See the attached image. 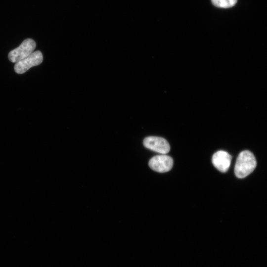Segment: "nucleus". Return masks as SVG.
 Instances as JSON below:
<instances>
[{"instance_id":"1","label":"nucleus","mask_w":267,"mask_h":267,"mask_svg":"<svg viewBox=\"0 0 267 267\" xmlns=\"http://www.w3.org/2000/svg\"><path fill=\"white\" fill-rule=\"evenodd\" d=\"M256 160L252 153L244 150L238 155L234 167V173L238 178H244L255 169Z\"/></svg>"},{"instance_id":"2","label":"nucleus","mask_w":267,"mask_h":267,"mask_svg":"<svg viewBox=\"0 0 267 267\" xmlns=\"http://www.w3.org/2000/svg\"><path fill=\"white\" fill-rule=\"evenodd\" d=\"M36 46V43L33 40L27 39L18 47L10 51L8 58L11 62L16 63L33 53Z\"/></svg>"},{"instance_id":"3","label":"nucleus","mask_w":267,"mask_h":267,"mask_svg":"<svg viewBox=\"0 0 267 267\" xmlns=\"http://www.w3.org/2000/svg\"><path fill=\"white\" fill-rule=\"evenodd\" d=\"M43 60L42 52L39 50L34 51L28 56L15 63V72L17 74H23L32 67L40 64Z\"/></svg>"},{"instance_id":"4","label":"nucleus","mask_w":267,"mask_h":267,"mask_svg":"<svg viewBox=\"0 0 267 267\" xmlns=\"http://www.w3.org/2000/svg\"><path fill=\"white\" fill-rule=\"evenodd\" d=\"M148 164L149 167L153 171L159 173H165L172 168L173 160L169 156L161 154L151 158Z\"/></svg>"},{"instance_id":"5","label":"nucleus","mask_w":267,"mask_h":267,"mask_svg":"<svg viewBox=\"0 0 267 267\" xmlns=\"http://www.w3.org/2000/svg\"><path fill=\"white\" fill-rule=\"evenodd\" d=\"M143 145L146 148L162 154L168 153L170 150L168 142L165 138L158 136L145 138Z\"/></svg>"},{"instance_id":"6","label":"nucleus","mask_w":267,"mask_h":267,"mask_svg":"<svg viewBox=\"0 0 267 267\" xmlns=\"http://www.w3.org/2000/svg\"><path fill=\"white\" fill-rule=\"evenodd\" d=\"M231 159L232 157L228 153L220 150L214 154L212 161L217 169L222 173H225L230 167Z\"/></svg>"},{"instance_id":"7","label":"nucleus","mask_w":267,"mask_h":267,"mask_svg":"<svg viewBox=\"0 0 267 267\" xmlns=\"http://www.w3.org/2000/svg\"><path fill=\"white\" fill-rule=\"evenodd\" d=\"M237 0H211L213 5L220 8H229L234 6Z\"/></svg>"}]
</instances>
